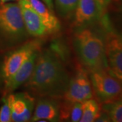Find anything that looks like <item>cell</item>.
<instances>
[{"label": "cell", "mask_w": 122, "mask_h": 122, "mask_svg": "<svg viewBox=\"0 0 122 122\" xmlns=\"http://www.w3.org/2000/svg\"><path fill=\"white\" fill-rule=\"evenodd\" d=\"M7 96L10 109L12 122H30L35 105V97L28 92L11 93Z\"/></svg>", "instance_id": "cell-7"}, {"label": "cell", "mask_w": 122, "mask_h": 122, "mask_svg": "<svg viewBox=\"0 0 122 122\" xmlns=\"http://www.w3.org/2000/svg\"><path fill=\"white\" fill-rule=\"evenodd\" d=\"M43 43L41 37L29 39L17 48L7 52L0 66V83L2 86L33 53L41 49Z\"/></svg>", "instance_id": "cell-4"}, {"label": "cell", "mask_w": 122, "mask_h": 122, "mask_svg": "<svg viewBox=\"0 0 122 122\" xmlns=\"http://www.w3.org/2000/svg\"><path fill=\"white\" fill-rule=\"evenodd\" d=\"M94 97L100 105L119 98L122 81L110 74L107 69L89 72Z\"/></svg>", "instance_id": "cell-5"}, {"label": "cell", "mask_w": 122, "mask_h": 122, "mask_svg": "<svg viewBox=\"0 0 122 122\" xmlns=\"http://www.w3.org/2000/svg\"><path fill=\"white\" fill-rule=\"evenodd\" d=\"M105 56L108 72L122 81V41L112 32L105 39Z\"/></svg>", "instance_id": "cell-9"}, {"label": "cell", "mask_w": 122, "mask_h": 122, "mask_svg": "<svg viewBox=\"0 0 122 122\" xmlns=\"http://www.w3.org/2000/svg\"><path fill=\"white\" fill-rule=\"evenodd\" d=\"M106 8L100 0H79L73 16L75 28L96 22L104 15Z\"/></svg>", "instance_id": "cell-8"}, {"label": "cell", "mask_w": 122, "mask_h": 122, "mask_svg": "<svg viewBox=\"0 0 122 122\" xmlns=\"http://www.w3.org/2000/svg\"><path fill=\"white\" fill-rule=\"evenodd\" d=\"M101 110L108 114L111 121L122 122V99L117 98L101 105Z\"/></svg>", "instance_id": "cell-16"}, {"label": "cell", "mask_w": 122, "mask_h": 122, "mask_svg": "<svg viewBox=\"0 0 122 122\" xmlns=\"http://www.w3.org/2000/svg\"><path fill=\"white\" fill-rule=\"evenodd\" d=\"M66 61L51 47L41 49L25 88L35 97L62 99L69 83Z\"/></svg>", "instance_id": "cell-1"}, {"label": "cell", "mask_w": 122, "mask_h": 122, "mask_svg": "<svg viewBox=\"0 0 122 122\" xmlns=\"http://www.w3.org/2000/svg\"><path fill=\"white\" fill-rule=\"evenodd\" d=\"M79 0H55L57 13L61 18L69 19L73 17Z\"/></svg>", "instance_id": "cell-17"}, {"label": "cell", "mask_w": 122, "mask_h": 122, "mask_svg": "<svg viewBox=\"0 0 122 122\" xmlns=\"http://www.w3.org/2000/svg\"><path fill=\"white\" fill-rule=\"evenodd\" d=\"M62 98L79 102L94 98L89 72L83 66H79L74 75L71 77L69 86Z\"/></svg>", "instance_id": "cell-6"}, {"label": "cell", "mask_w": 122, "mask_h": 122, "mask_svg": "<svg viewBox=\"0 0 122 122\" xmlns=\"http://www.w3.org/2000/svg\"><path fill=\"white\" fill-rule=\"evenodd\" d=\"M119 98H122V94H121V95H120V96H119Z\"/></svg>", "instance_id": "cell-23"}, {"label": "cell", "mask_w": 122, "mask_h": 122, "mask_svg": "<svg viewBox=\"0 0 122 122\" xmlns=\"http://www.w3.org/2000/svg\"><path fill=\"white\" fill-rule=\"evenodd\" d=\"M41 1H42L51 10L54 11V2H53V0H41Z\"/></svg>", "instance_id": "cell-20"}, {"label": "cell", "mask_w": 122, "mask_h": 122, "mask_svg": "<svg viewBox=\"0 0 122 122\" xmlns=\"http://www.w3.org/2000/svg\"><path fill=\"white\" fill-rule=\"evenodd\" d=\"M95 122H111L110 118H109L108 114L106 112L103 111L102 110H101L100 111V115L98 117V118L96 119Z\"/></svg>", "instance_id": "cell-19"}, {"label": "cell", "mask_w": 122, "mask_h": 122, "mask_svg": "<svg viewBox=\"0 0 122 122\" xmlns=\"http://www.w3.org/2000/svg\"><path fill=\"white\" fill-rule=\"evenodd\" d=\"M33 8L38 14L46 28L47 35L54 34L61 30V25L54 11L41 0H29Z\"/></svg>", "instance_id": "cell-13"}, {"label": "cell", "mask_w": 122, "mask_h": 122, "mask_svg": "<svg viewBox=\"0 0 122 122\" xmlns=\"http://www.w3.org/2000/svg\"><path fill=\"white\" fill-rule=\"evenodd\" d=\"M73 44L79 61L88 72L107 70L105 40L89 25L75 28Z\"/></svg>", "instance_id": "cell-2"}, {"label": "cell", "mask_w": 122, "mask_h": 122, "mask_svg": "<svg viewBox=\"0 0 122 122\" xmlns=\"http://www.w3.org/2000/svg\"><path fill=\"white\" fill-rule=\"evenodd\" d=\"M18 3L0 4V52H8L29 39Z\"/></svg>", "instance_id": "cell-3"}, {"label": "cell", "mask_w": 122, "mask_h": 122, "mask_svg": "<svg viewBox=\"0 0 122 122\" xmlns=\"http://www.w3.org/2000/svg\"><path fill=\"white\" fill-rule=\"evenodd\" d=\"M23 21L30 37L40 38L47 35L46 28L41 18L30 4L29 0H18Z\"/></svg>", "instance_id": "cell-12"}, {"label": "cell", "mask_w": 122, "mask_h": 122, "mask_svg": "<svg viewBox=\"0 0 122 122\" xmlns=\"http://www.w3.org/2000/svg\"><path fill=\"white\" fill-rule=\"evenodd\" d=\"M61 99L54 98H38L30 122H59Z\"/></svg>", "instance_id": "cell-11"}, {"label": "cell", "mask_w": 122, "mask_h": 122, "mask_svg": "<svg viewBox=\"0 0 122 122\" xmlns=\"http://www.w3.org/2000/svg\"><path fill=\"white\" fill-rule=\"evenodd\" d=\"M82 115V102L62 98L60 102L59 122H79Z\"/></svg>", "instance_id": "cell-14"}, {"label": "cell", "mask_w": 122, "mask_h": 122, "mask_svg": "<svg viewBox=\"0 0 122 122\" xmlns=\"http://www.w3.org/2000/svg\"><path fill=\"white\" fill-rule=\"evenodd\" d=\"M40 50H36L33 53L12 76L5 82L2 86L3 96H6L14 92L29 79L34 70Z\"/></svg>", "instance_id": "cell-10"}, {"label": "cell", "mask_w": 122, "mask_h": 122, "mask_svg": "<svg viewBox=\"0 0 122 122\" xmlns=\"http://www.w3.org/2000/svg\"><path fill=\"white\" fill-rule=\"evenodd\" d=\"M119 39H121V41H122V35H119Z\"/></svg>", "instance_id": "cell-22"}, {"label": "cell", "mask_w": 122, "mask_h": 122, "mask_svg": "<svg viewBox=\"0 0 122 122\" xmlns=\"http://www.w3.org/2000/svg\"><path fill=\"white\" fill-rule=\"evenodd\" d=\"M11 1H15V0H0V4H4V3H8Z\"/></svg>", "instance_id": "cell-21"}, {"label": "cell", "mask_w": 122, "mask_h": 122, "mask_svg": "<svg viewBox=\"0 0 122 122\" xmlns=\"http://www.w3.org/2000/svg\"><path fill=\"white\" fill-rule=\"evenodd\" d=\"M101 111L100 104L94 98L82 102V115L80 122H93L100 115Z\"/></svg>", "instance_id": "cell-15"}, {"label": "cell", "mask_w": 122, "mask_h": 122, "mask_svg": "<svg viewBox=\"0 0 122 122\" xmlns=\"http://www.w3.org/2000/svg\"><path fill=\"white\" fill-rule=\"evenodd\" d=\"M2 105L0 107V122H11V109L7 96H2Z\"/></svg>", "instance_id": "cell-18"}]
</instances>
